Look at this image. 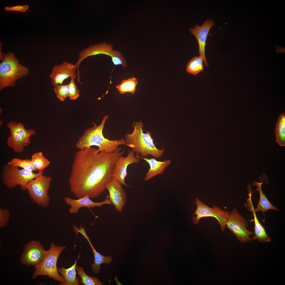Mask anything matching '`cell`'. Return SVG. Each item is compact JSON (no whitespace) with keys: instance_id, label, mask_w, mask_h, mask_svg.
<instances>
[{"instance_id":"1","label":"cell","mask_w":285,"mask_h":285,"mask_svg":"<svg viewBox=\"0 0 285 285\" xmlns=\"http://www.w3.org/2000/svg\"><path fill=\"white\" fill-rule=\"evenodd\" d=\"M125 150L99 152L90 147L75 153L69 178L71 192L78 198L88 196L97 198L106 189V185L112 177L115 162Z\"/></svg>"},{"instance_id":"2","label":"cell","mask_w":285,"mask_h":285,"mask_svg":"<svg viewBox=\"0 0 285 285\" xmlns=\"http://www.w3.org/2000/svg\"><path fill=\"white\" fill-rule=\"evenodd\" d=\"M108 117V115L104 116L101 123L98 125L93 122V126L87 129L77 142L76 148L79 150L95 146L98 147L99 152L105 151L112 153L117 150L120 145H126L124 138L114 140H109L104 137L102 131Z\"/></svg>"},{"instance_id":"3","label":"cell","mask_w":285,"mask_h":285,"mask_svg":"<svg viewBox=\"0 0 285 285\" xmlns=\"http://www.w3.org/2000/svg\"><path fill=\"white\" fill-rule=\"evenodd\" d=\"M143 126L141 121L134 122L132 132L125 135L126 145L131 148L132 150L142 157L151 155L155 158H159L163 154L164 148L163 147L160 149L156 147L151 133L148 131L144 133Z\"/></svg>"},{"instance_id":"4","label":"cell","mask_w":285,"mask_h":285,"mask_svg":"<svg viewBox=\"0 0 285 285\" xmlns=\"http://www.w3.org/2000/svg\"><path fill=\"white\" fill-rule=\"evenodd\" d=\"M0 63V90L7 87H14L18 79L26 77L29 69L20 64L12 52L4 54Z\"/></svg>"},{"instance_id":"5","label":"cell","mask_w":285,"mask_h":285,"mask_svg":"<svg viewBox=\"0 0 285 285\" xmlns=\"http://www.w3.org/2000/svg\"><path fill=\"white\" fill-rule=\"evenodd\" d=\"M66 247L57 246L51 243L49 249L46 250V254L42 261L35 267V270L32 275V278L35 279L40 276H46L49 278L60 283L64 282V280L60 276L58 271L57 263L58 258L61 252Z\"/></svg>"},{"instance_id":"6","label":"cell","mask_w":285,"mask_h":285,"mask_svg":"<svg viewBox=\"0 0 285 285\" xmlns=\"http://www.w3.org/2000/svg\"><path fill=\"white\" fill-rule=\"evenodd\" d=\"M2 173L3 182L7 188L11 189L18 186L22 191H25L27 184L42 174L43 172L34 173L24 169H19L18 167L7 164L3 167Z\"/></svg>"},{"instance_id":"7","label":"cell","mask_w":285,"mask_h":285,"mask_svg":"<svg viewBox=\"0 0 285 285\" xmlns=\"http://www.w3.org/2000/svg\"><path fill=\"white\" fill-rule=\"evenodd\" d=\"M52 180L51 177L42 174L27 184L26 190L32 202L43 208L49 206L50 198L48 193Z\"/></svg>"},{"instance_id":"8","label":"cell","mask_w":285,"mask_h":285,"mask_svg":"<svg viewBox=\"0 0 285 285\" xmlns=\"http://www.w3.org/2000/svg\"><path fill=\"white\" fill-rule=\"evenodd\" d=\"M99 54L111 56L115 65H121L124 68L127 66L126 61L121 53L117 50H113L111 44L103 42L99 44L91 45L79 53L78 59L75 64L77 67L78 75L79 66L84 59L89 56Z\"/></svg>"},{"instance_id":"9","label":"cell","mask_w":285,"mask_h":285,"mask_svg":"<svg viewBox=\"0 0 285 285\" xmlns=\"http://www.w3.org/2000/svg\"><path fill=\"white\" fill-rule=\"evenodd\" d=\"M195 203L197 207L196 211L192 217V222L195 225H198L200 220L207 217H213L216 219L218 222L222 231L224 232L226 227L227 220L229 216V212L227 211L222 210L221 208L216 206L211 208L204 204L198 198L195 200Z\"/></svg>"},{"instance_id":"10","label":"cell","mask_w":285,"mask_h":285,"mask_svg":"<svg viewBox=\"0 0 285 285\" xmlns=\"http://www.w3.org/2000/svg\"><path fill=\"white\" fill-rule=\"evenodd\" d=\"M226 226L235 235L240 242L250 243L252 241L250 235H254V233L247 229V222L236 209L233 208L229 212Z\"/></svg>"},{"instance_id":"11","label":"cell","mask_w":285,"mask_h":285,"mask_svg":"<svg viewBox=\"0 0 285 285\" xmlns=\"http://www.w3.org/2000/svg\"><path fill=\"white\" fill-rule=\"evenodd\" d=\"M43 245L38 241L32 240L25 245L21 256V261L24 265L36 267L42 260L46 254Z\"/></svg>"},{"instance_id":"12","label":"cell","mask_w":285,"mask_h":285,"mask_svg":"<svg viewBox=\"0 0 285 285\" xmlns=\"http://www.w3.org/2000/svg\"><path fill=\"white\" fill-rule=\"evenodd\" d=\"M135 152L132 150H128L127 156L122 155L119 156L116 160L113 167L112 177L116 179L122 185L131 187L125 183V178L127 176V168L131 164L139 163L140 159L135 156Z\"/></svg>"},{"instance_id":"13","label":"cell","mask_w":285,"mask_h":285,"mask_svg":"<svg viewBox=\"0 0 285 285\" xmlns=\"http://www.w3.org/2000/svg\"><path fill=\"white\" fill-rule=\"evenodd\" d=\"M122 184L112 177L106 185V189L109 193V198L115 209L121 212L127 201V194Z\"/></svg>"},{"instance_id":"14","label":"cell","mask_w":285,"mask_h":285,"mask_svg":"<svg viewBox=\"0 0 285 285\" xmlns=\"http://www.w3.org/2000/svg\"><path fill=\"white\" fill-rule=\"evenodd\" d=\"M77 65L64 61L61 64L54 66L49 77L52 84L62 85L64 80L69 77L76 78Z\"/></svg>"},{"instance_id":"15","label":"cell","mask_w":285,"mask_h":285,"mask_svg":"<svg viewBox=\"0 0 285 285\" xmlns=\"http://www.w3.org/2000/svg\"><path fill=\"white\" fill-rule=\"evenodd\" d=\"M215 23L212 19L205 21L203 25L199 26L196 25L193 28L190 29V32L194 35L198 42L199 53L202 58L205 65L208 66L205 56V47L207 36L210 29L213 26Z\"/></svg>"},{"instance_id":"16","label":"cell","mask_w":285,"mask_h":285,"mask_svg":"<svg viewBox=\"0 0 285 285\" xmlns=\"http://www.w3.org/2000/svg\"><path fill=\"white\" fill-rule=\"evenodd\" d=\"M109 197V195H107L104 201L100 202H93L89 197L87 195L77 199L65 197L64 200L66 204L70 207L68 209L69 212L70 214H76L78 212L79 209L82 207L90 208L96 206L100 207L104 204L112 205Z\"/></svg>"},{"instance_id":"17","label":"cell","mask_w":285,"mask_h":285,"mask_svg":"<svg viewBox=\"0 0 285 285\" xmlns=\"http://www.w3.org/2000/svg\"><path fill=\"white\" fill-rule=\"evenodd\" d=\"M247 187L248 191V194L249 196V198L247 199V202L245 203L244 206L248 211L253 213V215L254 219L250 221H254V236L252 239H257L262 243L269 242L270 241L271 239L266 233L264 227L259 221L251 201V197L253 190L251 191V184H249Z\"/></svg>"},{"instance_id":"18","label":"cell","mask_w":285,"mask_h":285,"mask_svg":"<svg viewBox=\"0 0 285 285\" xmlns=\"http://www.w3.org/2000/svg\"><path fill=\"white\" fill-rule=\"evenodd\" d=\"M135 156L137 158L145 160L148 163L150 169L145 175L144 180L147 181L155 176L164 173L165 168L171 163V160L170 159L163 161H158L155 159L146 158L141 157L138 154H136Z\"/></svg>"},{"instance_id":"19","label":"cell","mask_w":285,"mask_h":285,"mask_svg":"<svg viewBox=\"0 0 285 285\" xmlns=\"http://www.w3.org/2000/svg\"><path fill=\"white\" fill-rule=\"evenodd\" d=\"M7 126L11 132L19 136L27 146L30 143V136L35 135L36 134L35 131L32 129L28 130L26 129L23 124L21 122L17 123L14 121H11L8 123Z\"/></svg>"},{"instance_id":"20","label":"cell","mask_w":285,"mask_h":285,"mask_svg":"<svg viewBox=\"0 0 285 285\" xmlns=\"http://www.w3.org/2000/svg\"><path fill=\"white\" fill-rule=\"evenodd\" d=\"M80 256V255L79 254L74 264L70 267L66 269L64 267L58 268V272L61 274L64 280V282L63 283H60L59 285H80L79 281V278H78L76 276V270L77 262Z\"/></svg>"},{"instance_id":"21","label":"cell","mask_w":285,"mask_h":285,"mask_svg":"<svg viewBox=\"0 0 285 285\" xmlns=\"http://www.w3.org/2000/svg\"><path fill=\"white\" fill-rule=\"evenodd\" d=\"M253 186H256V188L255 192L256 191L259 192V199L258 205L255 209V211L262 212L264 216V213L269 210L272 209L279 211L278 208L273 206L269 202L265 194L263 193L261 187L262 182H257L256 180L252 183Z\"/></svg>"},{"instance_id":"22","label":"cell","mask_w":285,"mask_h":285,"mask_svg":"<svg viewBox=\"0 0 285 285\" xmlns=\"http://www.w3.org/2000/svg\"><path fill=\"white\" fill-rule=\"evenodd\" d=\"M82 235L84 238L87 239L89 243L94 254V260L93 263L91 265L92 270L95 273H98L100 271V265L103 263H110L112 261V258L110 256H104L97 252L92 245L90 239L87 235L86 232L84 233Z\"/></svg>"},{"instance_id":"23","label":"cell","mask_w":285,"mask_h":285,"mask_svg":"<svg viewBox=\"0 0 285 285\" xmlns=\"http://www.w3.org/2000/svg\"><path fill=\"white\" fill-rule=\"evenodd\" d=\"M276 142L281 146H285V113H281L276 125Z\"/></svg>"},{"instance_id":"24","label":"cell","mask_w":285,"mask_h":285,"mask_svg":"<svg viewBox=\"0 0 285 285\" xmlns=\"http://www.w3.org/2000/svg\"><path fill=\"white\" fill-rule=\"evenodd\" d=\"M8 146L12 148L15 152L21 153L24 150V147L27 145L19 136L11 132L10 136L8 138L7 141Z\"/></svg>"},{"instance_id":"25","label":"cell","mask_w":285,"mask_h":285,"mask_svg":"<svg viewBox=\"0 0 285 285\" xmlns=\"http://www.w3.org/2000/svg\"><path fill=\"white\" fill-rule=\"evenodd\" d=\"M31 160L34 167L39 172H43L50 164L49 161L44 156L41 152L34 153L32 155Z\"/></svg>"},{"instance_id":"26","label":"cell","mask_w":285,"mask_h":285,"mask_svg":"<svg viewBox=\"0 0 285 285\" xmlns=\"http://www.w3.org/2000/svg\"><path fill=\"white\" fill-rule=\"evenodd\" d=\"M203 61L200 55L194 57L187 64L186 72L194 75L197 74L203 70Z\"/></svg>"},{"instance_id":"27","label":"cell","mask_w":285,"mask_h":285,"mask_svg":"<svg viewBox=\"0 0 285 285\" xmlns=\"http://www.w3.org/2000/svg\"><path fill=\"white\" fill-rule=\"evenodd\" d=\"M137 79L134 77L123 80L120 84L117 85L116 88L121 94L126 93L134 94L138 83Z\"/></svg>"},{"instance_id":"28","label":"cell","mask_w":285,"mask_h":285,"mask_svg":"<svg viewBox=\"0 0 285 285\" xmlns=\"http://www.w3.org/2000/svg\"><path fill=\"white\" fill-rule=\"evenodd\" d=\"M76 270L80 277L81 280L80 283L83 285H102V283L97 278L87 275L84 271L82 267H76Z\"/></svg>"},{"instance_id":"29","label":"cell","mask_w":285,"mask_h":285,"mask_svg":"<svg viewBox=\"0 0 285 285\" xmlns=\"http://www.w3.org/2000/svg\"><path fill=\"white\" fill-rule=\"evenodd\" d=\"M7 164L32 172L36 171L32 165L31 159H22L15 158L8 162Z\"/></svg>"},{"instance_id":"30","label":"cell","mask_w":285,"mask_h":285,"mask_svg":"<svg viewBox=\"0 0 285 285\" xmlns=\"http://www.w3.org/2000/svg\"><path fill=\"white\" fill-rule=\"evenodd\" d=\"M68 84H57L54 86V90L60 101H64L68 97Z\"/></svg>"},{"instance_id":"31","label":"cell","mask_w":285,"mask_h":285,"mask_svg":"<svg viewBox=\"0 0 285 285\" xmlns=\"http://www.w3.org/2000/svg\"><path fill=\"white\" fill-rule=\"evenodd\" d=\"M68 84V97L72 100H75L79 96V92L74 82V78L71 77Z\"/></svg>"},{"instance_id":"32","label":"cell","mask_w":285,"mask_h":285,"mask_svg":"<svg viewBox=\"0 0 285 285\" xmlns=\"http://www.w3.org/2000/svg\"><path fill=\"white\" fill-rule=\"evenodd\" d=\"M10 216L9 210L5 208H0V227H3L6 226L8 222Z\"/></svg>"},{"instance_id":"33","label":"cell","mask_w":285,"mask_h":285,"mask_svg":"<svg viewBox=\"0 0 285 285\" xmlns=\"http://www.w3.org/2000/svg\"><path fill=\"white\" fill-rule=\"evenodd\" d=\"M29 6L28 5H17L12 7H6L5 10L6 11H17L24 12L28 10Z\"/></svg>"},{"instance_id":"34","label":"cell","mask_w":285,"mask_h":285,"mask_svg":"<svg viewBox=\"0 0 285 285\" xmlns=\"http://www.w3.org/2000/svg\"><path fill=\"white\" fill-rule=\"evenodd\" d=\"M275 46L276 48L275 51L276 53H281L285 52V48L276 45H275Z\"/></svg>"}]
</instances>
